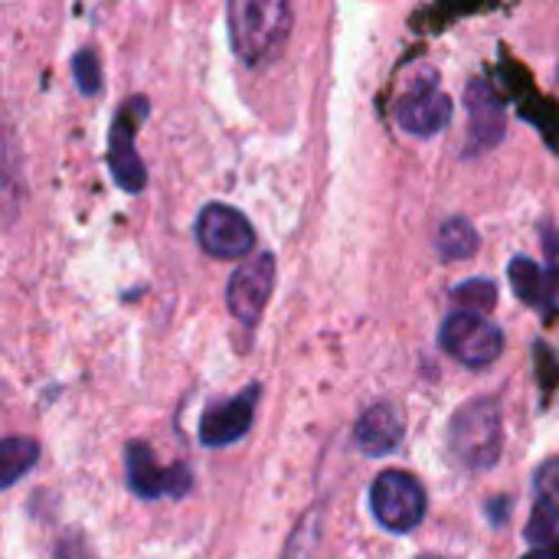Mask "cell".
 Returning a JSON list of instances; mask_svg holds the SVG:
<instances>
[{
	"mask_svg": "<svg viewBox=\"0 0 559 559\" xmlns=\"http://www.w3.org/2000/svg\"><path fill=\"white\" fill-rule=\"evenodd\" d=\"M292 33V7L282 0H233L229 39L242 62L262 66L275 59Z\"/></svg>",
	"mask_w": 559,
	"mask_h": 559,
	"instance_id": "6da1fadb",
	"label": "cell"
},
{
	"mask_svg": "<svg viewBox=\"0 0 559 559\" xmlns=\"http://www.w3.org/2000/svg\"><path fill=\"white\" fill-rule=\"evenodd\" d=\"M501 419H504L501 403L495 396L468 400L449 423L452 455L472 472H488L501 459V442H504V423Z\"/></svg>",
	"mask_w": 559,
	"mask_h": 559,
	"instance_id": "7a4b0ae2",
	"label": "cell"
},
{
	"mask_svg": "<svg viewBox=\"0 0 559 559\" xmlns=\"http://www.w3.org/2000/svg\"><path fill=\"white\" fill-rule=\"evenodd\" d=\"M439 341L449 357H455L459 364H465L472 370L491 367L504 350L501 328L491 318L468 314V311H452L439 331Z\"/></svg>",
	"mask_w": 559,
	"mask_h": 559,
	"instance_id": "3957f363",
	"label": "cell"
},
{
	"mask_svg": "<svg viewBox=\"0 0 559 559\" xmlns=\"http://www.w3.org/2000/svg\"><path fill=\"white\" fill-rule=\"evenodd\" d=\"M370 508L380 527L393 534H409L426 518V488L406 472H383L370 488Z\"/></svg>",
	"mask_w": 559,
	"mask_h": 559,
	"instance_id": "277c9868",
	"label": "cell"
},
{
	"mask_svg": "<svg viewBox=\"0 0 559 559\" xmlns=\"http://www.w3.org/2000/svg\"><path fill=\"white\" fill-rule=\"evenodd\" d=\"M144 115H147V98L138 95V98L124 102V108L115 115L111 138H108V170H111L115 183L128 193H141L147 183V170L134 151V131Z\"/></svg>",
	"mask_w": 559,
	"mask_h": 559,
	"instance_id": "5b68a950",
	"label": "cell"
},
{
	"mask_svg": "<svg viewBox=\"0 0 559 559\" xmlns=\"http://www.w3.org/2000/svg\"><path fill=\"white\" fill-rule=\"evenodd\" d=\"M197 239H200V249L213 259H242L255 246L252 223L226 203H210L200 210Z\"/></svg>",
	"mask_w": 559,
	"mask_h": 559,
	"instance_id": "8992f818",
	"label": "cell"
},
{
	"mask_svg": "<svg viewBox=\"0 0 559 559\" xmlns=\"http://www.w3.org/2000/svg\"><path fill=\"white\" fill-rule=\"evenodd\" d=\"M396 121L403 131L416 138L439 134L452 121V98L439 88L436 72L426 79H416L396 102Z\"/></svg>",
	"mask_w": 559,
	"mask_h": 559,
	"instance_id": "52a82bcc",
	"label": "cell"
},
{
	"mask_svg": "<svg viewBox=\"0 0 559 559\" xmlns=\"http://www.w3.org/2000/svg\"><path fill=\"white\" fill-rule=\"evenodd\" d=\"M272 288H275V259L269 252H262L233 272L229 288H226L229 314L236 321H242L246 328H255L272 298Z\"/></svg>",
	"mask_w": 559,
	"mask_h": 559,
	"instance_id": "ba28073f",
	"label": "cell"
},
{
	"mask_svg": "<svg viewBox=\"0 0 559 559\" xmlns=\"http://www.w3.org/2000/svg\"><path fill=\"white\" fill-rule=\"evenodd\" d=\"M124 468H128V488L144 498V501H154L160 495L167 498H183L190 491V472L183 465H174L167 472L157 468L151 449L144 442H131L128 452H124Z\"/></svg>",
	"mask_w": 559,
	"mask_h": 559,
	"instance_id": "9c48e42d",
	"label": "cell"
},
{
	"mask_svg": "<svg viewBox=\"0 0 559 559\" xmlns=\"http://www.w3.org/2000/svg\"><path fill=\"white\" fill-rule=\"evenodd\" d=\"M255 403H259V386H249L246 393L210 406L200 423V442L206 449H226V445L239 442L252 429Z\"/></svg>",
	"mask_w": 559,
	"mask_h": 559,
	"instance_id": "30bf717a",
	"label": "cell"
},
{
	"mask_svg": "<svg viewBox=\"0 0 559 559\" xmlns=\"http://www.w3.org/2000/svg\"><path fill=\"white\" fill-rule=\"evenodd\" d=\"M468 118H472V147L488 151L504 138V105L485 79H475L465 92Z\"/></svg>",
	"mask_w": 559,
	"mask_h": 559,
	"instance_id": "8fae6325",
	"label": "cell"
},
{
	"mask_svg": "<svg viewBox=\"0 0 559 559\" xmlns=\"http://www.w3.org/2000/svg\"><path fill=\"white\" fill-rule=\"evenodd\" d=\"M354 439H357V449L370 459H380V455H390L400 449L403 442V419L400 413L390 406V403H380V406H370L357 429H354Z\"/></svg>",
	"mask_w": 559,
	"mask_h": 559,
	"instance_id": "7c38bea8",
	"label": "cell"
},
{
	"mask_svg": "<svg viewBox=\"0 0 559 559\" xmlns=\"http://www.w3.org/2000/svg\"><path fill=\"white\" fill-rule=\"evenodd\" d=\"M508 275H511V285L521 295V301H527L534 308H550V295L557 288L550 285V275L537 262H531L527 255H521V259L511 262Z\"/></svg>",
	"mask_w": 559,
	"mask_h": 559,
	"instance_id": "4fadbf2b",
	"label": "cell"
},
{
	"mask_svg": "<svg viewBox=\"0 0 559 559\" xmlns=\"http://www.w3.org/2000/svg\"><path fill=\"white\" fill-rule=\"evenodd\" d=\"M39 462V445L33 439H3L0 442V491L13 488Z\"/></svg>",
	"mask_w": 559,
	"mask_h": 559,
	"instance_id": "5bb4252c",
	"label": "cell"
},
{
	"mask_svg": "<svg viewBox=\"0 0 559 559\" xmlns=\"http://www.w3.org/2000/svg\"><path fill=\"white\" fill-rule=\"evenodd\" d=\"M478 229L468 223V219H462V216H455V219H449V223H442V229H439V236H436V246H439V255L442 259H468V255H475L478 252Z\"/></svg>",
	"mask_w": 559,
	"mask_h": 559,
	"instance_id": "9a60e30c",
	"label": "cell"
},
{
	"mask_svg": "<svg viewBox=\"0 0 559 559\" xmlns=\"http://www.w3.org/2000/svg\"><path fill=\"white\" fill-rule=\"evenodd\" d=\"M452 298H455V305H459L455 311H468V314H481V318H488V311L498 305V292H495V285L485 282V278H472V282L455 285Z\"/></svg>",
	"mask_w": 559,
	"mask_h": 559,
	"instance_id": "2e32d148",
	"label": "cell"
},
{
	"mask_svg": "<svg viewBox=\"0 0 559 559\" xmlns=\"http://www.w3.org/2000/svg\"><path fill=\"white\" fill-rule=\"evenodd\" d=\"M537 508H544L554 518H559V459L547 462L537 472Z\"/></svg>",
	"mask_w": 559,
	"mask_h": 559,
	"instance_id": "e0dca14e",
	"label": "cell"
},
{
	"mask_svg": "<svg viewBox=\"0 0 559 559\" xmlns=\"http://www.w3.org/2000/svg\"><path fill=\"white\" fill-rule=\"evenodd\" d=\"M72 69H75L79 88H82L85 95H98V88H102V66H98V56H95L92 49H82V52L75 56Z\"/></svg>",
	"mask_w": 559,
	"mask_h": 559,
	"instance_id": "ac0fdd59",
	"label": "cell"
},
{
	"mask_svg": "<svg viewBox=\"0 0 559 559\" xmlns=\"http://www.w3.org/2000/svg\"><path fill=\"white\" fill-rule=\"evenodd\" d=\"M521 559H559L557 550H550V547H534L531 554H524Z\"/></svg>",
	"mask_w": 559,
	"mask_h": 559,
	"instance_id": "d6986e66",
	"label": "cell"
},
{
	"mask_svg": "<svg viewBox=\"0 0 559 559\" xmlns=\"http://www.w3.org/2000/svg\"><path fill=\"white\" fill-rule=\"evenodd\" d=\"M419 559H436V557H419Z\"/></svg>",
	"mask_w": 559,
	"mask_h": 559,
	"instance_id": "ffe728a7",
	"label": "cell"
}]
</instances>
